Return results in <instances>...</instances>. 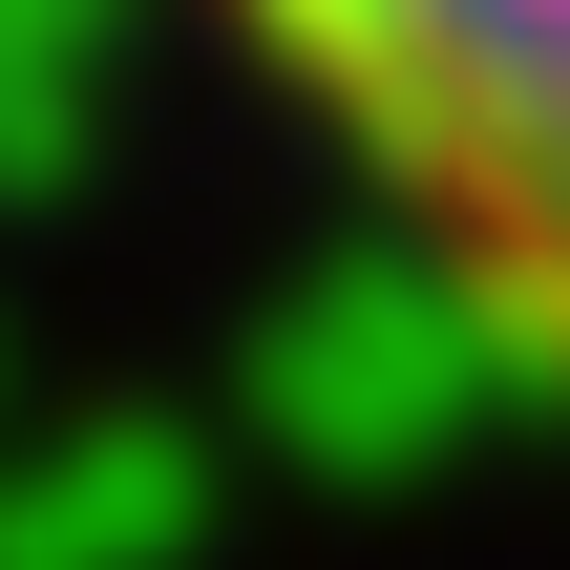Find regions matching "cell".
Listing matches in <instances>:
<instances>
[{
  "label": "cell",
  "mask_w": 570,
  "mask_h": 570,
  "mask_svg": "<svg viewBox=\"0 0 570 570\" xmlns=\"http://www.w3.org/2000/svg\"><path fill=\"white\" fill-rule=\"evenodd\" d=\"M360 190L570 381V0H212Z\"/></svg>",
  "instance_id": "obj_1"
}]
</instances>
